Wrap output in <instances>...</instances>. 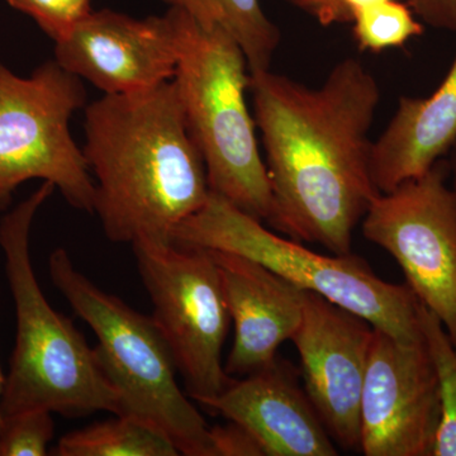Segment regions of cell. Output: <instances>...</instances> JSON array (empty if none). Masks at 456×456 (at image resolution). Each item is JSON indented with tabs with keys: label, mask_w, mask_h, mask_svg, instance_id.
Instances as JSON below:
<instances>
[{
	"label": "cell",
	"mask_w": 456,
	"mask_h": 456,
	"mask_svg": "<svg viewBox=\"0 0 456 456\" xmlns=\"http://www.w3.org/2000/svg\"><path fill=\"white\" fill-rule=\"evenodd\" d=\"M374 327L323 297L302 289V322L292 341L305 391L331 439L360 448V403Z\"/></svg>",
	"instance_id": "8fae6325"
},
{
	"label": "cell",
	"mask_w": 456,
	"mask_h": 456,
	"mask_svg": "<svg viewBox=\"0 0 456 456\" xmlns=\"http://www.w3.org/2000/svg\"><path fill=\"white\" fill-rule=\"evenodd\" d=\"M209 437L212 456H265L256 437L237 422L209 428Z\"/></svg>",
	"instance_id": "7402d4cb"
},
{
	"label": "cell",
	"mask_w": 456,
	"mask_h": 456,
	"mask_svg": "<svg viewBox=\"0 0 456 456\" xmlns=\"http://www.w3.org/2000/svg\"><path fill=\"white\" fill-rule=\"evenodd\" d=\"M206 29L218 28L236 42L250 71L268 70L281 44V31L260 0H164Z\"/></svg>",
	"instance_id": "2e32d148"
},
{
	"label": "cell",
	"mask_w": 456,
	"mask_h": 456,
	"mask_svg": "<svg viewBox=\"0 0 456 456\" xmlns=\"http://www.w3.org/2000/svg\"><path fill=\"white\" fill-rule=\"evenodd\" d=\"M362 233L401 266L407 287L456 346V202L439 161L369 204Z\"/></svg>",
	"instance_id": "9c48e42d"
},
{
	"label": "cell",
	"mask_w": 456,
	"mask_h": 456,
	"mask_svg": "<svg viewBox=\"0 0 456 456\" xmlns=\"http://www.w3.org/2000/svg\"><path fill=\"white\" fill-rule=\"evenodd\" d=\"M171 241L241 255L299 289L310 290L358 314L398 340L424 341L419 299L407 285L383 281L367 261L355 255L329 256L296 240L278 236L264 222L212 191L200 211L175 227Z\"/></svg>",
	"instance_id": "8992f818"
},
{
	"label": "cell",
	"mask_w": 456,
	"mask_h": 456,
	"mask_svg": "<svg viewBox=\"0 0 456 456\" xmlns=\"http://www.w3.org/2000/svg\"><path fill=\"white\" fill-rule=\"evenodd\" d=\"M86 104L83 79L56 60L28 77L0 62V212L23 183L40 179L73 208L94 213V179L70 132L71 117Z\"/></svg>",
	"instance_id": "52a82bcc"
},
{
	"label": "cell",
	"mask_w": 456,
	"mask_h": 456,
	"mask_svg": "<svg viewBox=\"0 0 456 456\" xmlns=\"http://www.w3.org/2000/svg\"><path fill=\"white\" fill-rule=\"evenodd\" d=\"M419 325L440 391V424L432 456H456V347L439 318L419 301Z\"/></svg>",
	"instance_id": "ac0fdd59"
},
{
	"label": "cell",
	"mask_w": 456,
	"mask_h": 456,
	"mask_svg": "<svg viewBox=\"0 0 456 456\" xmlns=\"http://www.w3.org/2000/svg\"><path fill=\"white\" fill-rule=\"evenodd\" d=\"M285 2L289 3V4L294 5V7H298V4L302 0H285Z\"/></svg>",
	"instance_id": "484cf974"
},
{
	"label": "cell",
	"mask_w": 456,
	"mask_h": 456,
	"mask_svg": "<svg viewBox=\"0 0 456 456\" xmlns=\"http://www.w3.org/2000/svg\"><path fill=\"white\" fill-rule=\"evenodd\" d=\"M450 171H452V194H454L455 202H456V143L455 146L452 147V164H450Z\"/></svg>",
	"instance_id": "cb8c5ba5"
},
{
	"label": "cell",
	"mask_w": 456,
	"mask_h": 456,
	"mask_svg": "<svg viewBox=\"0 0 456 456\" xmlns=\"http://www.w3.org/2000/svg\"><path fill=\"white\" fill-rule=\"evenodd\" d=\"M178 33L176 89L212 193L269 224L273 196L246 94L250 69L236 42L169 8Z\"/></svg>",
	"instance_id": "277c9868"
},
{
	"label": "cell",
	"mask_w": 456,
	"mask_h": 456,
	"mask_svg": "<svg viewBox=\"0 0 456 456\" xmlns=\"http://www.w3.org/2000/svg\"><path fill=\"white\" fill-rule=\"evenodd\" d=\"M8 4L31 17L42 31L61 41L92 9V0H7Z\"/></svg>",
	"instance_id": "44dd1931"
},
{
	"label": "cell",
	"mask_w": 456,
	"mask_h": 456,
	"mask_svg": "<svg viewBox=\"0 0 456 456\" xmlns=\"http://www.w3.org/2000/svg\"><path fill=\"white\" fill-rule=\"evenodd\" d=\"M456 143V53L439 88L426 98L401 97L386 130L373 141L375 187L388 193L419 178Z\"/></svg>",
	"instance_id": "9a60e30c"
},
{
	"label": "cell",
	"mask_w": 456,
	"mask_h": 456,
	"mask_svg": "<svg viewBox=\"0 0 456 456\" xmlns=\"http://www.w3.org/2000/svg\"><path fill=\"white\" fill-rule=\"evenodd\" d=\"M436 370L425 340L374 329L360 403V450L367 456H432L440 424Z\"/></svg>",
	"instance_id": "30bf717a"
},
{
	"label": "cell",
	"mask_w": 456,
	"mask_h": 456,
	"mask_svg": "<svg viewBox=\"0 0 456 456\" xmlns=\"http://www.w3.org/2000/svg\"><path fill=\"white\" fill-rule=\"evenodd\" d=\"M248 94L272 189L269 226L351 254L354 231L380 193L370 169L382 95L373 73L346 57L311 88L270 69L250 71Z\"/></svg>",
	"instance_id": "6da1fadb"
},
{
	"label": "cell",
	"mask_w": 456,
	"mask_h": 456,
	"mask_svg": "<svg viewBox=\"0 0 456 456\" xmlns=\"http://www.w3.org/2000/svg\"><path fill=\"white\" fill-rule=\"evenodd\" d=\"M57 456H178L179 450L165 432L137 417L113 419L68 432L57 441Z\"/></svg>",
	"instance_id": "e0dca14e"
},
{
	"label": "cell",
	"mask_w": 456,
	"mask_h": 456,
	"mask_svg": "<svg viewBox=\"0 0 456 456\" xmlns=\"http://www.w3.org/2000/svg\"><path fill=\"white\" fill-rule=\"evenodd\" d=\"M55 434L53 413L28 410L3 417L0 456H45Z\"/></svg>",
	"instance_id": "ffe728a7"
},
{
	"label": "cell",
	"mask_w": 456,
	"mask_h": 456,
	"mask_svg": "<svg viewBox=\"0 0 456 456\" xmlns=\"http://www.w3.org/2000/svg\"><path fill=\"white\" fill-rule=\"evenodd\" d=\"M47 264L56 289L97 336L95 355L118 395L119 415L160 428L182 455L212 456L211 428L180 388L175 359L154 318L93 283L65 248L53 250Z\"/></svg>",
	"instance_id": "5b68a950"
},
{
	"label": "cell",
	"mask_w": 456,
	"mask_h": 456,
	"mask_svg": "<svg viewBox=\"0 0 456 456\" xmlns=\"http://www.w3.org/2000/svg\"><path fill=\"white\" fill-rule=\"evenodd\" d=\"M456 347V346H455Z\"/></svg>",
	"instance_id": "4316f807"
},
{
	"label": "cell",
	"mask_w": 456,
	"mask_h": 456,
	"mask_svg": "<svg viewBox=\"0 0 456 456\" xmlns=\"http://www.w3.org/2000/svg\"><path fill=\"white\" fill-rule=\"evenodd\" d=\"M84 156L94 213L110 241H171L208 200V178L174 80L86 107Z\"/></svg>",
	"instance_id": "7a4b0ae2"
},
{
	"label": "cell",
	"mask_w": 456,
	"mask_h": 456,
	"mask_svg": "<svg viewBox=\"0 0 456 456\" xmlns=\"http://www.w3.org/2000/svg\"><path fill=\"white\" fill-rule=\"evenodd\" d=\"M4 380H5V377L2 373V369H0V428H2V425H3L2 395H3V388H4Z\"/></svg>",
	"instance_id": "d4e9b609"
},
{
	"label": "cell",
	"mask_w": 456,
	"mask_h": 456,
	"mask_svg": "<svg viewBox=\"0 0 456 456\" xmlns=\"http://www.w3.org/2000/svg\"><path fill=\"white\" fill-rule=\"evenodd\" d=\"M407 4L425 25L456 32V0H407Z\"/></svg>",
	"instance_id": "603a6c76"
},
{
	"label": "cell",
	"mask_w": 456,
	"mask_h": 456,
	"mask_svg": "<svg viewBox=\"0 0 456 456\" xmlns=\"http://www.w3.org/2000/svg\"><path fill=\"white\" fill-rule=\"evenodd\" d=\"M132 250L187 395L198 403L220 395L235 378L222 362L231 316L211 251L152 240Z\"/></svg>",
	"instance_id": "ba28073f"
},
{
	"label": "cell",
	"mask_w": 456,
	"mask_h": 456,
	"mask_svg": "<svg viewBox=\"0 0 456 456\" xmlns=\"http://www.w3.org/2000/svg\"><path fill=\"white\" fill-rule=\"evenodd\" d=\"M62 68L104 94H130L170 82L178 65V33L171 11L137 18L92 11L55 42Z\"/></svg>",
	"instance_id": "7c38bea8"
},
{
	"label": "cell",
	"mask_w": 456,
	"mask_h": 456,
	"mask_svg": "<svg viewBox=\"0 0 456 456\" xmlns=\"http://www.w3.org/2000/svg\"><path fill=\"white\" fill-rule=\"evenodd\" d=\"M200 404L244 426L259 441L265 456L338 455L307 393L278 358L244 379H233L220 395Z\"/></svg>",
	"instance_id": "4fadbf2b"
},
{
	"label": "cell",
	"mask_w": 456,
	"mask_h": 456,
	"mask_svg": "<svg viewBox=\"0 0 456 456\" xmlns=\"http://www.w3.org/2000/svg\"><path fill=\"white\" fill-rule=\"evenodd\" d=\"M55 191V185L42 182L0 220V248L16 312L3 417L28 410H46L68 419L102 411L119 415L118 395L102 371L94 347L70 318L50 305L33 269L32 224Z\"/></svg>",
	"instance_id": "3957f363"
},
{
	"label": "cell",
	"mask_w": 456,
	"mask_h": 456,
	"mask_svg": "<svg viewBox=\"0 0 456 456\" xmlns=\"http://www.w3.org/2000/svg\"><path fill=\"white\" fill-rule=\"evenodd\" d=\"M354 37L362 50L380 51L403 46L421 36L425 27L404 3L386 0L360 11L354 17Z\"/></svg>",
	"instance_id": "d6986e66"
},
{
	"label": "cell",
	"mask_w": 456,
	"mask_h": 456,
	"mask_svg": "<svg viewBox=\"0 0 456 456\" xmlns=\"http://www.w3.org/2000/svg\"><path fill=\"white\" fill-rule=\"evenodd\" d=\"M220 272L235 338L224 362L230 377L268 367L302 322V289L256 261L209 250Z\"/></svg>",
	"instance_id": "5bb4252c"
}]
</instances>
